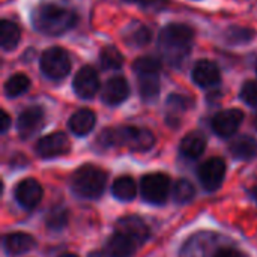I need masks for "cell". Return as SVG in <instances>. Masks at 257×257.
Returning a JSON list of instances; mask_svg holds the SVG:
<instances>
[{
    "instance_id": "4",
    "label": "cell",
    "mask_w": 257,
    "mask_h": 257,
    "mask_svg": "<svg viewBox=\"0 0 257 257\" xmlns=\"http://www.w3.org/2000/svg\"><path fill=\"white\" fill-rule=\"evenodd\" d=\"M107 175L102 169L95 166H83L72 176V190L86 199L99 197L105 188Z\"/></svg>"
},
{
    "instance_id": "32",
    "label": "cell",
    "mask_w": 257,
    "mask_h": 257,
    "mask_svg": "<svg viewBox=\"0 0 257 257\" xmlns=\"http://www.w3.org/2000/svg\"><path fill=\"white\" fill-rule=\"evenodd\" d=\"M167 105L173 110H185L188 105H190V99L182 96V95H178V93H173L169 99H167Z\"/></svg>"
},
{
    "instance_id": "30",
    "label": "cell",
    "mask_w": 257,
    "mask_h": 257,
    "mask_svg": "<svg viewBox=\"0 0 257 257\" xmlns=\"http://www.w3.org/2000/svg\"><path fill=\"white\" fill-rule=\"evenodd\" d=\"M152 38V33L148 27L145 26H139L136 30H133V33L130 35V42L137 45V47H145Z\"/></svg>"
},
{
    "instance_id": "26",
    "label": "cell",
    "mask_w": 257,
    "mask_h": 257,
    "mask_svg": "<svg viewBox=\"0 0 257 257\" xmlns=\"http://www.w3.org/2000/svg\"><path fill=\"white\" fill-rule=\"evenodd\" d=\"M134 69L137 75H145V74H158L161 71V62L160 59L154 56H145L139 57L134 62Z\"/></svg>"
},
{
    "instance_id": "5",
    "label": "cell",
    "mask_w": 257,
    "mask_h": 257,
    "mask_svg": "<svg viewBox=\"0 0 257 257\" xmlns=\"http://www.w3.org/2000/svg\"><path fill=\"white\" fill-rule=\"evenodd\" d=\"M41 69L47 77L53 80H60L66 77L71 71V60L68 53L60 47L48 48L41 57Z\"/></svg>"
},
{
    "instance_id": "17",
    "label": "cell",
    "mask_w": 257,
    "mask_h": 257,
    "mask_svg": "<svg viewBox=\"0 0 257 257\" xmlns=\"http://www.w3.org/2000/svg\"><path fill=\"white\" fill-rule=\"evenodd\" d=\"M3 245H5V250L9 253V254H23V253H27L30 251L36 242H35V238L29 233H23V232H17V233H11L5 238L3 241Z\"/></svg>"
},
{
    "instance_id": "33",
    "label": "cell",
    "mask_w": 257,
    "mask_h": 257,
    "mask_svg": "<svg viewBox=\"0 0 257 257\" xmlns=\"http://www.w3.org/2000/svg\"><path fill=\"white\" fill-rule=\"evenodd\" d=\"M214 257H241V253L233 248H221L214 254Z\"/></svg>"
},
{
    "instance_id": "22",
    "label": "cell",
    "mask_w": 257,
    "mask_h": 257,
    "mask_svg": "<svg viewBox=\"0 0 257 257\" xmlns=\"http://www.w3.org/2000/svg\"><path fill=\"white\" fill-rule=\"evenodd\" d=\"M111 191H113L116 199L128 202V200H133L136 197L137 185L131 176H120L113 182Z\"/></svg>"
},
{
    "instance_id": "37",
    "label": "cell",
    "mask_w": 257,
    "mask_h": 257,
    "mask_svg": "<svg viewBox=\"0 0 257 257\" xmlns=\"http://www.w3.org/2000/svg\"><path fill=\"white\" fill-rule=\"evenodd\" d=\"M254 126L257 128V116H256V119H254Z\"/></svg>"
},
{
    "instance_id": "18",
    "label": "cell",
    "mask_w": 257,
    "mask_h": 257,
    "mask_svg": "<svg viewBox=\"0 0 257 257\" xmlns=\"http://www.w3.org/2000/svg\"><path fill=\"white\" fill-rule=\"evenodd\" d=\"M95 122H96V117H95V113L89 108H81L78 111H75L71 119H69V130L77 134V136H86L89 134L93 126H95Z\"/></svg>"
},
{
    "instance_id": "35",
    "label": "cell",
    "mask_w": 257,
    "mask_h": 257,
    "mask_svg": "<svg viewBox=\"0 0 257 257\" xmlns=\"http://www.w3.org/2000/svg\"><path fill=\"white\" fill-rule=\"evenodd\" d=\"M59 257H78L77 254H72V253H63L62 256H59Z\"/></svg>"
},
{
    "instance_id": "31",
    "label": "cell",
    "mask_w": 257,
    "mask_h": 257,
    "mask_svg": "<svg viewBox=\"0 0 257 257\" xmlns=\"http://www.w3.org/2000/svg\"><path fill=\"white\" fill-rule=\"evenodd\" d=\"M241 96L248 105L257 107V81H247L241 89Z\"/></svg>"
},
{
    "instance_id": "34",
    "label": "cell",
    "mask_w": 257,
    "mask_h": 257,
    "mask_svg": "<svg viewBox=\"0 0 257 257\" xmlns=\"http://www.w3.org/2000/svg\"><path fill=\"white\" fill-rule=\"evenodd\" d=\"M9 123H11V119H9L8 113H6V111H2V128H0L2 133H6V131H8Z\"/></svg>"
},
{
    "instance_id": "28",
    "label": "cell",
    "mask_w": 257,
    "mask_h": 257,
    "mask_svg": "<svg viewBox=\"0 0 257 257\" xmlns=\"http://www.w3.org/2000/svg\"><path fill=\"white\" fill-rule=\"evenodd\" d=\"M254 38V32L247 27H230L226 32V39L230 44H244Z\"/></svg>"
},
{
    "instance_id": "29",
    "label": "cell",
    "mask_w": 257,
    "mask_h": 257,
    "mask_svg": "<svg viewBox=\"0 0 257 257\" xmlns=\"http://www.w3.org/2000/svg\"><path fill=\"white\" fill-rule=\"evenodd\" d=\"M68 221V214L62 208H56L51 211V214L47 217V226L50 229H62Z\"/></svg>"
},
{
    "instance_id": "24",
    "label": "cell",
    "mask_w": 257,
    "mask_h": 257,
    "mask_svg": "<svg viewBox=\"0 0 257 257\" xmlns=\"http://www.w3.org/2000/svg\"><path fill=\"white\" fill-rule=\"evenodd\" d=\"M30 86V80L24 74H15L5 83V93L9 98H15L21 93H24Z\"/></svg>"
},
{
    "instance_id": "13",
    "label": "cell",
    "mask_w": 257,
    "mask_h": 257,
    "mask_svg": "<svg viewBox=\"0 0 257 257\" xmlns=\"http://www.w3.org/2000/svg\"><path fill=\"white\" fill-rule=\"evenodd\" d=\"M116 229H117L116 232L125 233L131 239H134L137 245L143 244L149 236V229H148L146 223L136 215H128V217L120 218L116 224Z\"/></svg>"
},
{
    "instance_id": "25",
    "label": "cell",
    "mask_w": 257,
    "mask_h": 257,
    "mask_svg": "<svg viewBox=\"0 0 257 257\" xmlns=\"http://www.w3.org/2000/svg\"><path fill=\"white\" fill-rule=\"evenodd\" d=\"M99 60L104 69H119L123 63V57L116 47H105L99 54Z\"/></svg>"
},
{
    "instance_id": "7",
    "label": "cell",
    "mask_w": 257,
    "mask_h": 257,
    "mask_svg": "<svg viewBox=\"0 0 257 257\" xmlns=\"http://www.w3.org/2000/svg\"><path fill=\"white\" fill-rule=\"evenodd\" d=\"M199 179L205 190L215 191L220 188L224 176H226V163L223 158L212 157L206 160L197 170Z\"/></svg>"
},
{
    "instance_id": "20",
    "label": "cell",
    "mask_w": 257,
    "mask_h": 257,
    "mask_svg": "<svg viewBox=\"0 0 257 257\" xmlns=\"http://www.w3.org/2000/svg\"><path fill=\"white\" fill-rule=\"evenodd\" d=\"M230 152L235 158L251 160L257 155V142L250 136H241L232 142Z\"/></svg>"
},
{
    "instance_id": "15",
    "label": "cell",
    "mask_w": 257,
    "mask_h": 257,
    "mask_svg": "<svg viewBox=\"0 0 257 257\" xmlns=\"http://www.w3.org/2000/svg\"><path fill=\"white\" fill-rule=\"evenodd\" d=\"M193 80L202 87H212L220 81V69L209 60H200L193 69Z\"/></svg>"
},
{
    "instance_id": "16",
    "label": "cell",
    "mask_w": 257,
    "mask_h": 257,
    "mask_svg": "<svg viewBox=\"0 0 257 257\" xmlns=\"http://www.w3.org/2000/svg\"><path fill=\"white\" fill-rule=\"evenodd\" d=\"M136 241L128 235L116 232L107 242V254L110 257H131L136 251Z\"/></svg>"
},
{
    "instance_id": "14",
    "label": "cell",
    "mask_w": 257,
    "mask_h": 257,
    "mask_svg": "<svg viewBox=\"0 0 257 257\" xmlns=\"http://www.w3.org/2000/svg\"><path fill=\"white\" fill-rule=\"evenodd\" d=\"M130 95L128 81L123 77H113L110 78L102 90V101L108 105H117L123 102Z\"/></svg>"
},
{
    "instance_id": "19",
    "label": "cell",
    "mask_w": 257,
    "mask_h": 257,
    "mask_svg": "<svg viewBox=\"0 0 257 257\" xmlns=\"http://www.w3.org/2000/svg\"><path fill=\"white\" fill-rule=\"evenodd\" d=\"M206 149V139L200 133H190L181 142V152L187 158H199Z\"/></svg>"
},
{
    "instance_id": "3",
    "label": "cell",
    "mask_w": 257,
    "mask_h": 257,
    "mask_svg": "<svg viewBox=\"0 0 257 257\" xmlns=\"http://www.w3.org/2000/svg\"><path fill=\"white\" fill-rule=\"evenodd\" d=\"M193 29L187 24H169L163 29L160 35V48L173 63H179L190 51V44L193 41Z\"/></svg>"
},
{
    "instance_id": "27",
    "label": "cell",
    "mask_w": 257,
    "mask_h": 257,
    "mask_svg": "<svg viewBox=\"0 0 257 257\" xmlns=\"http://www.w3.org/2000/svg\"><path fill=\"white\" fill-rule=\"evenodd\" d=\"M172 193H173V199L178 203H187V202H190L194 197L196 191H194V187H193V184L190 181L179 179V181L175 182Z\"/></svg>"
},
{
    "instance_id": "12",
    "label": "cell",
    "mask_w": 257,
    "mask_h": 257,
    "mask_svg": "<svg viewBox=\"0 0 257 257\" xmlns=\"http://www.w3.org/2000/svg\"><path fill=\"white\" fill-rule=\"evenodd\" d=\"M42 194H44V191H42L41 184L32 178L18 182V185L15 188V199L26 209L35 208L41 202Z\"/></svg>"
},
{
    "instance_id": "38",
    "label": "cell",
    "mask_w": 257,
    "mask_h": 257,
    "mask_svg": "<svg viewBox=\"0 0 257 257\" xmlns=\"http://www.w3.org/2000/svg\"><path fill=\"white\" fill-rule=\"evenodd\" d=\"M125 2H139V0H125Z\"/></svg>"
},
{
    "instance_id": "39",
    "label": "cell",
    "mask_w": 257,
    "mask_h": 257,
    "mask_svg": "<svg viewBox=\"0 0 257 257\" xmlns=\"http://www.w3.org/2000/svg\"><path fill=\"white\" fill-rule=\"evenodd\" d=\"M92 257H95V256H92ZM96 257H99V256H96Z\"/></svg>"
},
{
    "instance_id": "11",
    "label": "cell",
    "mask_w": 257,
    "mask_h": 257,
    "mask_svg": "<svg viewBox=\"0 0 257 257\" xmlns=\"http://www.w3.org/2000/svg\"><path fill=\"white\" fill-rule=\"evenodd\" d=\"M44 110L41 107H29L26 108L17 120V130L20 137L23 139H29L30 136H33L36 131H39L44 125Z\"/></svg>"
},
{
    "instance_id": "36",
    "label": "cell",
    "mask_w": 257,
    "mask_h": 257,
    "mask_svg": "<svg viewBox=\"0 0 257 257\" xmlns=\"http://www.w3.org/2000/svg\"><path fill=\"white\" fill-rule=\"evenodd\" d=\"M254 197H256V200H257V187L254 188Z\"/></svg>"
},
{
    "instance_id": "1",
    "label": "cell",
    "mask_w": 257,
    "mask_h": 257,
    "mask_svg": "<svg viewBox=\"0 0 257 257\" xmlns=\"http://www.w3.org/2000/svg\"><path fill=\"white\" fill-rule=\"evenodd\" d=\"M77 20L78 18L74 11L56 3H42L35 8L32 14L35 29L44 35L51 36H57L68 32L75 26Z\"/></svg>"
},
{
    "instance_id": "8",
    "label": "cell",
    "mask_w": 257,
    "mask_h": 257,
    "mask_svg": "<svg viewBox=\"0 0 257 257\" xmlns=\"http://www.w3.org/2000/svg\"><path fill=\"white\" fill-rule=\"evenodd\" d=\"M69 140L63 133H51L44 136L36 143V152L42 158H54L62 157L69 152Z\"/></svg>"
},
{
    "instance_id": "6",
    "label": "cell",
    "mask_w": 257,
    "mask_h": 257,
    "mask_svg": "<svg viewBox=\"0 0 257 257\" xmlns=\"http://www.w3.org/2000/svg\"><path fill=\"white\" fill-rule=\"evenodd\" d=\"M170 191V179L164 173H149L142 179V194L149 203L166 202Z\"/></svg>"
},
{
    "instance_id": "2",
    "label": "cell",
    "mask_w": 257,
    "mask_h": 257,
    "mask_svg": "<svg viewBox=\"0 0 257 257\" xmlns=\"http://www.w3.org/2000/svg\"><path fill=\"white\" fill-rule=\"evenodd\" d=\"M102 146H126L131 151H149L155 145V136L149 130L136 126H122L104 130L99 134Z\"/></svg>"
},
{
    "instance_id": "23",
    "label": "cell",
    "mask_w": 257,
    "mask_h": 257,
    "mask_svg": "<svg viewBox=\"0 0 257 257\" xmlns=\"http://www.w3.org/2000/svg\"><path fill=\"white\" fill-rule=\"evenodd\" d=\"M139 90L143 99L151 101L160 93V80L158 74H145L139 75Z\"/></svg>"
},
{
    "instance_id": "9",
    "label": "cell",
    "mask_w": 257,
    "mask_h": 257,
    "mask_svg": "<svg viewBox=\"0 0 257 257\" xmlns=\"http://www.w3.org/2000/svg\"><path fill=\"white\" fill-rule=\"evenodd\" d=\"M244 120V113L239 108L223 110L217 113L212 119V130L220 137H230L233 136Z\"/></svg>"
},
{
    "instance_id": "21",
    "label": "cell",
    "mask_w": 257,
    "mask_h": 257,
    "mask_svg": "<svg viewBox=\"0 0 257 257\" xmlns=\"http://www.w3.org/2000/svg\"><path fill=\"white\" fill-rule=\"evenodd\" d=\"M20 36H21V32H20V27L9 21V20H2L0 23V44H2V48L9 51V50H14L20 41Z\"/></svg>"
},
{
    "instance_id": "10",
    "label": "cell",
    "mask_w": 257,
    "mask_h": 257,
    "mask_svg": "<svg viewBox=\"0 0 257 257\" xmlns=\"http://www.w3.org/2000/svg\"><path fill=\"white\" fill-rule=\"evenodd\" d=\"M99 89V77L92 66H83L74 77V90L80 98H92Z\"/></svg>"
}]
</instances>
